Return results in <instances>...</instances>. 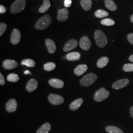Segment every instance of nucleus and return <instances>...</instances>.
<instances>
[{"label": "nucleus", "instance_id": "obj_1", "mask_svg": "<svg viewBox=\"0 0 133 133\" xmlns=\"http://www.w3.org/2000/svg\"><path fill=\"white\" fill-rule=\"evenodd\" d=\"M94 38L97 45L103 48L108 43V38L105 33L101 30H97L94 33Z\"/></svg>", "mask_w": 133, "mask_h": 133}, {"label": "nucleus", "instance_id": "obj_2", "mask_svg": "<svg viewBox=\"0 0 133 133\" xmlns=\"http://www.w3.org/2000/svg\"><path fill=\"white\" fill-rule=\"evenodd\" d=\"M51 17L48 14H46L38 19L35 25V28L38 30L46 28L51 24Z\"/></svg>", "mask_w": 133, "mask_h": 133}, {"label": "nucleus", "instance_id": "obj_3", "mask_svg": "<svg viewBox=\"0 0 133 133\" xmlns=\"http://www.w3.org/2000/svg\"><path fill=\"white\" fill-rule=\"evenodd\" d=\"M26 5V0H16L11 5L10 11L14 14L20 12L24 10Z\"/></svg>", "mask_w": 133, "mask_h": 133}, {"label": "nucleus", "instance_id": "obj_4", "mask_svg": "<svg viewBox=\"0 0 133 133\" xmlns=\"http://www.w3.org/2000/svg\"><path fill=\"white\" fill-rule=\"evenodd\" d=\"M97 79V76L94 73H90L83 76L80 81L81 85L88 87L91 85Z\"/></svg>", "mask_w": 133, "mask_h": 133}, {"label": "nucleus", "instance_id": "obj_5", "mask_svg": "<svg viewBox=\"0 0 133 133\" xmlns=\"http://www.w3.org/2000/svg\"><path fill=\"white\" fill-rule=\"evenodd\" d=\"M109 91L107 90L105 88H101L97 91L94 95V99L97 102L103 101L109 97Z\"/></svg>", "mask_w": 133, "mask_h": 133}, {"label": "nucleus", "instance_id": "obj_6", "mask_svg": "<svg viewBox=\"0 0 133 133\" xmlns=\"http://www.w3.org/2000/svg\"><path fill=\"white\" fill-rule=\"evenodd\" d=\"M48 99L49 102L53 105H61L64 102V99L62 96L55 94H49Z\"/></svg>", "mask_w": 133, "mask_h": 133}, {"label": "nucleus", "instance_id": "obj_7", "mask_svg": "<svg viewBox=\"0 0 133 133\" xmlns=\"http://www.w3.org/2000/svg\"><path fill=\"white\" fill-rule=\"evenodd\" d=\"M21 38V34L17 29H14L11 34L10 42L13 44H17L19 43Z\"/></svg>", "mask_w": 133, "mask_h": 133}, {"label": "nucleus", "instance_id": "obj_8", "mask_svg": "<svg viewBox=\"0 0 133 133\" xmlns=\"http://www.w3.org/2000/svg\"><path fill=\"white\" fill-rule=\"evenodd\" d=\"M129 81L127 78H124L120 79L119 81L115 82L112 84V87L116 90L120 89L123 88L124 87L127 86L129 84Z\"/></svg>", "mask_w": 133, "mask_h": 133}, {"label": "nucleus", "instance_id": "obj_9", "mask_svg": "<svg viewBox=\"0 0 133 133\" xmlns=\"http://www.w3.org/2000/svg\"><path fill=\"white\" fill-rule=\"evenodd\" d=\"M91 43L90 40L86 36L82 37L79 41L80 47L84 50H88L90 48Z\"/></svg>", "mask_w": 133, "mask_h": 133}, {"label": "nucleus", "instance_id": "obj_10", "mask_svg": "<svg viewBox=\"0 0 133 133\" xmlns=\"http://www.w3.org/2000/svg\"><path fill=\"white\" fill-rule=\"evenodd\" d=\"M18 66V63L13 60L7 59L5 60L3 63V68L5 69L8 70L14 69L15 68H17Z\"/></svg>", "mask_w": 133, "mask_h": 133}, {"label": "nucleus", "instance_id": "obj_11", "mask_svg": "<svg viewBox=\"0 0 133 133\" xmlns=\"http://www.w3.org/2000/svg\"><path fill=\"white\" fill-rule=\"evenodd\" d=\"M17 107V103L16 101L12 99L9 100L6 104L5 109L8 112H13L16 110Z\"/></svg>", "mask_w": 133, "mask_h": 133}, {"label": "nucleus", "instance_id": "obj_12", "mask_svg": "<svg viewBox=\"0 0 133 133\" xmlns=\"http://www.w3.org/2000/svg\"><path fill=\"white\" fill-rule=\"evenodd\" d=\"M77 45V41L76 39H71L66 43L63 50L65 52H68L76 48Z\"/></svg>", "mask_w": 133, "mask_h": 133}, {"label": "nucleus", "instance_id": "obj_13", "mask_svg": "<svg viewBox=\"0 0 133 133\" xmlns=\"http://www.w3.org/2000/svg\"><path fill=\"white\" fill-rule=\"evenodd\" d=\"M38 86V82L35 79L32 78L29 81L26 86V88L27 91L32 92L35 90Z\"/></svg>", "mask_w": 133, "mask_h": 133}, {"label": "nucleus", "instance_id": "obj_14", "mask_svg": "<svg viewBox=\"0 0 133 133\" xmlns=\"http://www.w3.org/2000/svg\"><path fill=\"white\" fill-rule=\"evenodd\" d=\"M69 15V11L66 9L59 10L58 11L57 19L60 21H65L68 19Z\"/></svg>", "mask_w": 133, "mask_h": 133}, {"label": "nucleus", "instance_id": "obj_15", "mask_svg": "<svg viewBox=\"0 0 133 133\" xmlns=\"http://www.w3.org/2000/svg\"><path fill=\"white\" fill-rule=\"evenodd\" d=\"M48 82L50 85L56 88H62L64 86V82L57 78H52Z\"/></svg>", "mask_w": 133, "mask_h": 133}, {"label": "nucleus", "instance_id": "obj_16", "mask_svg": "<svg viewBox=\"0 0 133 133\" xmlns=\"http://www.w3.org/2000/svg\"><path fill=\"white\" fill-rule=\"evenodd\" d=\"M45 45L48 48V51L50 53H54L55 52L56 48L54 42L51 39L48 38L45 41Z\"/></svg>", "mask_w": 133, "mask_h": 133}, {"label": "nucleus", "instance_id": "obj_17", "mask_svg": "<svg viewBox=\"0 0 133 133\" xmlns=\"http://www.w3.org/2000/svg\"><path fill=\"white\" fill-rule=\"evenodd\" d=\"M88 69V66L86 65H79L76 66L74 70V73L77 76H80L83 75L85 72L87 71Z\"/></svg>", "mask_w": 133, "mask_h": 133}, {"label": "nucleus", "instance_id": "obj_18", "mask_svg": "<svg viewBox=\"0 0 133 133\" xmlns=\"http://www.w3.org/2000/svg\"><path fill=\"white\" fill-rule=\"evenodd\" d=\"M66 59L70 61H76L79 60L81 58V54L77 52H73L67 54L66 56Z\"/></svg>", "mask_w": 133, "mask_h": 133}, {"label": "nucleus", "instance_id": "obj_19", "mask_svg": "<svg viewBox=\"0 0 133 133\" xmlns=\"http://www.w3.org/2000/svg\"><path fill=\"white\" fill-rule=\"evenodd\" d=\"M83 100L82 98H79L73 101L70 105V109L72 111L76 110L79 108L81 105L82 104Z\"/></svg>", "mask_w": 133, "mask_h": 133}, {"label": "nucleus", "instance_id": "obj_20", "mask_svg": "<svg viewBox=\"0 0 133 133\" xmlns=\"http://www.w3.org/2000/svg\"><path fill=\"white\" fill-rule=\"evenodd\" d=\"M51 130V125L49 123H45L37 130L36 133H48Z\"/></svg>", "mask_w": 133, "mask_h": 133}, {"label": "nucleus", "instance_id": "obj_21", "mask_svg": "<svg viewBox=\"0 0 133 133\" xmlns=\"http://www.w3.org/2000/svg\"><path fill=\"white\" fill-rule=\"evenodd\" d=\"M109 62V59L107 57H103L100 58L97 62V66L99 68H103L107 65Z\"/></svg>", "mask_w": 133, "mask_h": 133}, {"label": "nucleus", "instance_id": "obj_22", "mask_svg": "<svg viewBox=\"0 0 133 133\" xmlns=\"http://www.w3.org/2000/svg\"><path fill=\"white\" fill-rule=\"evenodd\" d=\"M50 7V2L49 0H44L43 4L39 9L38 11L40 13H44L47 11Z\"/></svg>", "mask_w": 133, "mask_h": 133}, {"label": "nucleus", "instance_id": "obj_23", "mask_svg": "<svg viewBox=\"0 0 133 133\" xmlns=\"http://www.w3.org/2000/svg\"><path fill=\"white\" fill-rule=\"evenodd\" d=\"M81 4L84 10L88 11L90 10L92 5V2L91 0H81Z\"/></svg>", "mask_w": 133, "mask_h": 133}, {"label": "nucleus", "instance_id": "obj_24", "mask_svg": "<svg viewBox=\"0 0 133 133\" xmlns=\"http://www.w3.org/2000/svg\"><path fill=\"white\" fill-rule=\"evenodd\" d=\"M105 5L111 11H115L117 9V5L112 0H105Z\"/></svg>", "mask_w": 133, "mask_h": 133}, {"label": "nucleus", "instance_id": "obj_25", "mask_svg": "<svg viewBox=\"0 0 133 133\" xmlns=\"http://www.w3.org/2000/svg\"><path fill=\"white\" fill-rule=\"evenodd\" d=\"M105 130L108 133H124L120 129L114 126H108L106 127Z\"/></svg>", "mask_w": 133, "mask_h": 133}, {"label": "nucleus", "instance_id": "obj_26", "mask_svg": "<svg viewBox=\"0 0 133 133\" xmlns=\"http://www.w3.org/2000/svg\"><path fill=\"white\" fill-rule=\"evenodd\" d=\"M21 65H25L28 67H34L36 65V63L33 60L31 59H24L21 62Z\"/></svg>", "mask_w": 133, "mask_h": 133}, {"label": "nucleus", "instance_id": "obj_27", "mask_svg": "<svg viewBox=\"0 0 133 133\" xmlns=\"http://www.w3.org/2000/svg\"><path fill=\"white\" fill-rule=\"evenodd\" d=\"M95 15L96 17L99 18H102L109 16V14L104 10H99L95 12Z\"/></svg>", "mask_w": 133, "mask_h": 133}, {"label": "nucleus", "instance_id": "obj_28", "mask_svg": "<svg viewBox=\"0 0 133 133\" xmlns=\"http://www.w3.org/2000/svg\"><path fill=\"white\" fill-rule=\"evenodd\" d=\"M43 68L46 71H51L55 69L56 68V65L53 62H48L44 65Z\"/></svg>", "mask_w": 133, "mask_h": 133}, {"label": "nucleus", "instance_id": "obj_29", "mask_svg": "<svg viewBox=\"0 0 133 133\" xmlns=\"http://www.w3.org/2000/svg\"><path fill=\"white\" fill-rule=\"evenodd\" d=\"M18 76L15 74H10L7 76V80L11 82H16L19 81Z\"/></svg>", "mask_w": 133, "mask_h": 133}, {"label": "nucleus", "instance_id": "obj_30", "mask_svg": "<svg viewBox=\"0 0 133 133\" xmlns=\"http://www.w3.org/2000/svg\"><path fill=\"white\" fill-rule=\"evenodd\" d=\"M101 23L105 26H112L114 25L115 22L114 20L110 18H105V19H103L101 21Z\"/></svg>", "mask_w": 133, "mask_h": 133}, {"label": "nucleus", "instance_id": "obj_31", "mask_svg": "<svg viewBox=\"0 0 133 133\" xmlns=\"http://www.w3.org/2000/svg\"><path fill=\"white\" fill-rule=\"evenodd\" d=\"M123 70L126 72L133 71V64H126L124 65Z\"/></svg>", "mask_w": 133, "mask_h": 133}, {"label": "nucleus", "instance_id": "obj_32", "mask_svg": "<svg viewBox=\"0 0 133 133\" xmlns=\"http://www.w3.org/2000/svg\"><path fill=\"white\" fill-rule=\"evenodd\" d=\"M6 24L5 23H1L0 24V36H2L3 34L5 33V31L6 29Z\"/></svg>", "mask_w": 133, "mask_h": 133}, {"label": "nucleus", "instance_id": "obj_33", "mask_svg": "<svg viewBox=\"0 0 133 133\" xmlns=\"http://www.w3.org/2000/svg\"><path fill=\"white\" fill-rule=\"evenodd\" d=\"M72 3L71 0H65L64 1V5L66 8H69L71 6Z\"/></svg>", "mask_w": 133, "mask_h": 133}, {"label": "nucleus", "instance_id": "obj_34", "mask_svg": "<svg viewBox=\"0 0 133 133\" xmlns=\"http://www.w3.org/2000/svg\"><path fill=\"white\" fill-rule=\"evenodd\" d=\"M127 39L129 42L133 45V34H130L127 36Z\"/></svg>", "mask_w": 133, "mask_h": 133}, {"label": "nucleus", "instance_id": "obj_35", "mask_svg": "<svg viewBox=\"0 0 133 133\" xmlns=\"http://www.w3.org/2000/svg\"><path fill=\"white\" fill-rule=\"evenodd\" d=\"M5 84V78L3 75L1 73L0 74V84L1 85H4Z\"/></svg>", "mask_w": 133, "mask_h": 133}, {"label": "nucleus", "instance_id": "obj_36", "mask_svg": "<svg viewBox=\"0 0 133 133\" xmlns=\"http://www.w3.org/2000/svg\"><path fill=\"white\" fill-rule=\"evenodd\" d=\"M5 11H6V9L5 6L3 5H0V14H4L5 12Z\"/></svg>", "mask_w": 133, "mask_h": 133}, {"label": "nucleus", "instance_id": "obj_37", "mask_svg": "<svg viewBox=\"0 0 133 133\" xmlns=\"http://www.w3.org/2000/svg\"><path fill=\"white\" fill-rule=\"evenodd\" d=\"M130 114L132 115V116L133 117V105L132 106L130 109Z\"/></svg>", "mask_w": 133, "mask_h": 133}, {"label": "nucleus", "instance_id": "obj_38", "mask_svg": "<svg viewBox=\"0 0 133 133\" xmlns=\"http://www.w3.org/2000/svg\"><path fill=\"white\" fill-rule=\"evenodd\" d=\"M129 60L131 62H133V55H131L130 57H129Z\"/></svg>", "mask_w": 133, "mask_h": 133}, {"label": "nucleus", "instance_id": "obj_39", "mask_svg": "<svg viewBox=\"0 0 133 133\" xmlns=\"http://www.w3.org/2000/svg\"><path fill=\"white\" fill-rule=\"evenodd\" d=\"M130 20H131V21L132 22H133V15H131V16Z\"/></svg>", "mask_w": 133, "mask_h": 133}, {"label": "nucleus", "instance_id": "obj_40", "mask_svg": "<svg viewBox=\"0 0 133 133\" xmlns=\"http://www.w3.org/2000/svg\"><path fill=\"white\" fill-rule=\"evenodd\" d=\"M24 74L27 75V74H30V71H24Z\"/></svg>", "mask_w": 133, "mask_h": 133}]
</instances>
